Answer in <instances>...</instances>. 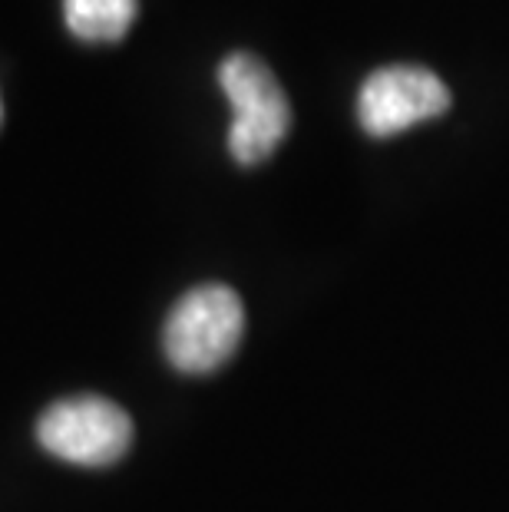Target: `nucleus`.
<instances>
[{"label":"nucleus","mask_w":509,"mask_h":512,"mask_svg":"<svg viewBox=\"0 0 509 512\" xmlns=\"http://www.w3.org/2000/svg\"><path fill=\"white\" fill-rule=\"evenodd\" d=\"M139 0H63V20L83 43H116L136 24Z\"/></svg>","instance_id":"5"},{"label":"nucleus","mask_w":509,"mask_h":512,"mask_svg":"<svg viewBox=\"0 0 509 512\" xmlns=\"http://www.w3.org/2000/svg\"><path fill=\"white\" fill-rule=\"evenodd\" d=\"M37 440L50 456L73 466H113L133 446V420L113 400L70 397L47 407Z\"/></svg>","instance_id":"3"},{"label":"nucleus","mask_w":509,"mask_h":512,"mask_svg":"<svg viewBox=\"0 0 509 512\" xmlns=\"http://www.w3.org/2000/svg\"><path fill=\"white\" fill-rule=\"evenodd\" d=\"M245 334L242 298L225 285H202L182 294L162 328L169 364L182 374H212L238 351Z\"/></svg>","instance_id":"2"},{"label":"nucleus","mask_w":509,"mask_h":512,"mask_svg":"<svg viewBox=\"0 0 509 512\" xmlns=\"http://www.w3.org/2000/svg\"><path fill=\"white\" fill-rule=\"evenodd\" d=\"M450 110V90L437 73L414 63L374 70L357 93V123L367 136L391 139Z\"/></svg>","instance_id":"4"},{"label":"nucleus","mask_w":509,"mask_h":512,"mask_svg":"<svg viewBox=\"0 0 509 512\" xmlns=\"http://www.w3.org/2000/svg\"><path fill=\"white\" fill-rule=\"evenodd\" d=\"M219 86L232 103L229 152L238 166H258L285 143L291 103L278 76L252 53H232L219 67Z\"/></svg>","instance_id":"1"}]
</instances>
